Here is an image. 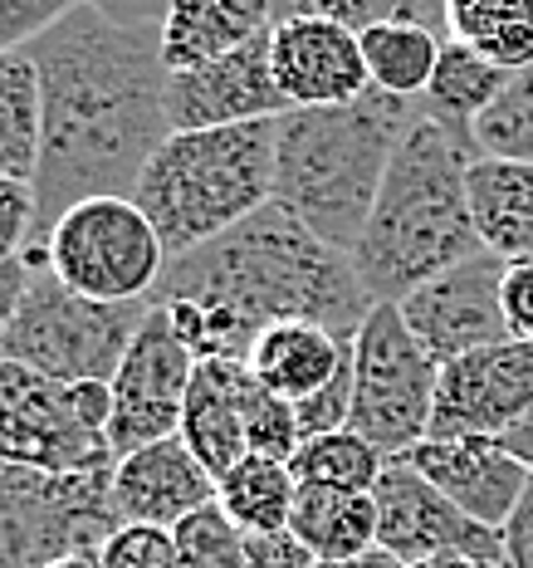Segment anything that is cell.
<instances>
[{"label": "cell", "mask_w": 533, "mask_h": 568, "mask_svg": "<svg viewBox=\"0 0 533 568\" xmlns=\"http://www.w3.org/2000/svg\"><path fill=\"white\" fill-rule=\"evenodd\" d=\"M89 6H99L109 20H117V26H133V30H162V20H167L172 0H89Z\"/></svg>", "instance_id": "41"}, {"label": "cell", "mask_w": 533, "mask_h": 568, "mask_svg": "<svg viewBox=\"0 0 533 568\" xmlns=\"http://www.w3.org/2000/svg\"><path fill=\"white\" fill-rule=\"evenodd\" d=\"M275 20H338L358 34L382 20H411L445 34V0H275Z\"/></svg>", "instance_id": "31"}, {"label": "cell", "mask_w": 533, "mask_h": 568, "mask_svg": "<svg viewBox=\"0 0 533 568\" xmlns=\"http://www.w3.org/2000/svg\"><path fill=\"white\" fill-rule=\"evenodd\" d=\"M504 318H509V338L533 343V260L504 265Z\"/></svg>", "instance_id": "37"}, {"label": "cell", "mask_w": 533, "mask_h": 568, "mask_svg": "<svg viewBox=\"0 0 533 568\" xmlns=\"http://www.w3.org/2000/svg\"><path fill=\"white\" fill-rule=\"evenodd\" d=\"M162 300L211 304L250 338L279 318H314L342 338H358L362 318L372 314V294L358 280L352 255L318 241L279 201L206 241L201 251L167 260V275L147 304Z\"/></svg>", "instance_id": "2"}, {"label": "cell", "mask_w": 533, "mask_h": 568, "mask_svg": "<svg viewBox=\"0 0 533 568\" xmlns=\"http://www.w3.org/2000/svg\"><path fill=\"white\" fill-rule=\"evenodd\" d=\"M407 460L484 529H504L533 480V470L494 436H426Z\"/></svg>", "instance_id": "16"}, {"label": "cell", "mask_w": 533, "mask_h": 568, "mask_svg": "<svg viewBox=\"0 0 533 568\" xmlns=\"http://www.w3.org/2000/svg\"><path fill=\"white\" fill-rule=\"evenodd\" d=\"M25 54L40 74V245L79 201L137 192L147 162L172 138V69L157 30L117 26L89 0Z\"/></svg>", "instance_id": "1"}, {"label": "cell", "mask_w": 533, "mask_h": 568, "mask_svg": "<svg viewBox=\"0 0 533 568\" xmlns=\"http://www.w3.org/2000/svg\"><path fill=\"white\" fill-rule=\"evenodd\" d=\"M113 505L123 525L176 529L186 515L216 505V476L192 456L182 436H167L113 460Z\"/></svg>", "instance_id": "18"}, {"label": "cell", "mask_w": 533, "mask_h": 568, "mask_svg": "<svg viewBox=\"0 0 533 568\" xmlns=\"http://www.w3.org/2000/svg\"><path fill=\"white\" fill-rule=\"evenodd\" d=\"M475 133L480 158H509V162H533V64L509 69L500 99L480 113Z\"/></svg>", "instance_id": "30"}, {"label": "cell", "mask_w": 533, "mask_h": 568, "mask_svg": "<svg viewBox=\"0 0 533 568\" xmlns=\"http://www.w3.org/2000/svg\"><path fill=\"white\" fill-rule=\"evenodd\" d=\"M30 255L34 275L16 310V324L0 338V358L54 377V383H113L152 304L84 300L44 265L40 245H30Z\"/></svg>", "instance_id": "6"}, {"label": "cell", "mask_w": 533, "mask_h": 568, "mask_svg": "<svg viewBox=\"0 0 533 568\" xmlns=\"http://www.w3.org/2000/svg\"><path fill=\"white\" fill-rule=\"evenodd\" d=\"M44 568H103V554L99 549H74V554H59L54 564Z\"/></svg>", "instance_id": "44"}, {"label": "cell", "mask_w": 533, "mask_h": 568, "mask_svg": "<svg viewBox=\"0 0 533 568\" xmlns=\"http://www.w3.org/2000/svg\"><path fill=\"white\" fill-rule=\"evenodd\" d=\"M196 377V353L176 338L172 318L152 304L142 318L133 348L117 363L109 393H113V422H109V446L113 456H127L137 446L167 442L182 432L186 393Z\"/></svg>", "instance_id": "11"}, {"label": "cell", "mask_w": 533, "mask_h": 568, "mask_svg": "<svg viewBox=\"0 0 533 568\" xmlns=\"http://www.w3.org/2000/svg\"><path fill=\"white\" fill-rule=\"evenodd\" d=\"M30 275H34V255H16V260H0V338H6V328L16 324V310L20 300H25L30 290Z\"/></svg>", "instance_id": "40"}, {"label": "cell", "mask_w": 533, "mask_h": 568, "mask_svg": "<svg viewBox=\"0 0 533 568\" xmlns=\"http://www.w3.org/2000/svg\"><path fill=\"white\" fill-rule=\"evenodd\" d=\"M279 118L172 133L147 162L133 201L157 226L167 255H192L275 201Z\"/></svg>", "instance_id": "5"}, {"label": "cell", "mask_w": 533, "mask_h": 568, "mask_svg": "<svg viewBox=\"0 0 533 568\" xmlns=\"http://www.w3.org/2000/svg\"><path fill=\"white\" fill-rule=\"evenodd\" d=\"M524 417H533V343L504 338L441 368L431 436L504 442Z\"/></svg>", "instance_id": "14"}, {"label": "cell", "mask_w": 533, "mask_h": 568, "mask_svg": "<svg viewBox=\"0 0 533 568\" xmlns=\"http://www.w3.org/2000/svg\"><path fill=\"white\" fill-rule=\"evenodd\" d=\"M40 231V201L25 176H0V260H16L34 245Z\"/></svg>", "instance_id": "36"}, {"label": "cell", "mask_w": 533, "mask_h": 568, "mask_svg": "<svg viewBox=\"0 0 533 568\" xmlns=\"http://www.w3.org/2000/svg\"><path fill=\"white\" fill-rule=\"evenodd\" d=\"M504 79H509V69H500L494 59H484L480 50H470V44H460V40H445L441 59H435L431 89H426L417 103H421V113L470 133V128L480 123V113L500 99Z\"/></svg>", "instance_id": "25"}, {"label": "cell", "mask_w": 533, "mask_h": 568, "mask_svg": "<svg viewBox=\"0 0 533 568\" xmlns=\"http://www.w3.org/2000/svg\"><path fill=\"white\" fill-rule=\"evenodd\" d=\"M318 559L299 539L284 535H250V568H314Z\"/></svg>", "instance_id": "38"}, {"label": "cell", "mask_w": 533, "mask_h": 568, "mask_svg": "<svg viewBox=\"0 0 533 568\" xmlns=\"http://www.w3.org/2000/svg\"><path fill=\"white\" fill-rule=\"evenodd\" d=\"M275 30V0H172L157 40L172 74L216 64Z\"/></svg>", "instance_id": "20"}, {"label": "cell", "mask_w": 533, "mask_h": 568, "mask_svg": "<svg viewBox=\"0 0 533 568\" xmlns=\"http://www.w3.org/2000/svg\"><path fill=\"white\" fill-rule=\"evenodd\" d=\"M79 6L84 0H0V54L30 50L44 30H54Z\"/></svg>", "instance_id": "34"}, {"label": "cell", "mask_w": 533, "mask_h": 568, "mask_svg": "<svg viewBox=\"0 0 533 568\" xmlns=\"http://www.w3.org/2000/svg\"><path fill=\"white\" fill-rule=\"evenodd\" d=\"M235 393H240V417H245V442H250V456L294 460V452H299V442H304L294 402H284V397L269 393V387H259L245 363H240V377H235Z\"/></svg>", "instance_id": "33"}, {"label": "cell", "mask_w": 533, "mask_h": 568, "mask_svg": "<svg viewBox=\"0 0 533 568\" xmlns=\"http://www.w3.org/2000/svg\"><path fill=\"white\" fill-rule=\"evenodd\" d=\"M44 265L99 304H147L167 275V245L133 196H89L40 241Z\"/></svg>", "instance_id": "8"}, {"label": "cell", "mask_w": 533, "mask_h": 568, "mask_svg": "<svg viewBox=\"0 0 533 568\" xmlns=\"http://www.w3.org/2000/svg\"><path fill=\"white\" fill-rule=\"evenodd\" d=\"M407 568H484V564H475L470 554H431V559H417Z\"/></svg>", "instance_id": "45"}, {"label": "cell", "mask_w": 533, "mask_h": 568, "mask_svg": "<svg viewBox=\"0 0 533 568\" xmlns=\"http://www.w3.org/2000/svg\"><path fill=\"white\" fill-rule=\"evenodd\" d=\"M480 158L475 133L421 113L401 138L387 182L377 192L352 265L372 304H397L426 280L465 265L484 251L470 211V162Z\"/></svg>", "instance_id": "3"}, {"label": "cell", "mask_w": 533, "mask_h": 568, "mask_svg": "<svg viewBox=\"0 0 533 568\" xmlns=\"http://www.w3.org/2000/svg\"><path fill=\"white\" fill-rule=\"evenodd\" d=\"M352 363V338L334 328L314 324V318H279V324L259 328L245 368L259 387H269L284 402H309Z\"/></svg>", "instance_id": "19"}, {"label": "cell", "mask_w": 533, "mask_h": 568, "mask_svg": "<svg viewBox=\"0 0 533 568\" xmlns=\"http://www.w3.org/2000/svg\"><path fill=\"white\" fill-rule=\"evenodd\" d=\"M445 34L411 26V20H382V26L362 30V54L372 89L392 93V99H421L431 89L435 59H441Z\"/></svg>", "instance_id": "26"}, {"label": "cell", "mask_w": 533, "mask_h": 568, "mask_svg": "<svg viewBox=\"0 0 533 568\" xmlns=\"http://www.w3.org/2000/svg\"><path fill=\"white\" fill-rule=\"evenodd\" d=\"M117 529L113 466L64 476L0 466V568H44L59 554L103 549Z\"/></svg>", "instance_id": "9"}, {"label": "cell", "mask_w": 533, "mask_h": 568, "mask_svg": "<svg viewBox=\"0 0 533 568\" xmlns=\"http://www.w3.org/2000/svg\"><path fill=\"white\" fill-rule=\"evenodd\" d=\"M504 446H509V452H514V456H519V460H524V466L533 470V417H524V422H519L514 432L504 436Z\"/></svg>", "instance_id": "43"}, {"label": "cell", "mask_w": 533, "mask_h": 568, "mask_svg": "<svg viewBox=\"0 0 533 568\" xmlns=\"http://www.w3.org/2000/svg\"><path fill=\"white\" fill-rule=\"evenodd\" d=\"M500 539H504L509 568H533V480H529L524 500H519V510L509 515V525L500 529Z\"/></svg>", "instance_id": "39"}, {"label": "cell", "mask_w": 533, "mask_h": 568, "mask_svg": "<svg viewBox=\"0 0 533 568\" xmlns=\"http://www.w3.org/2000/svg\"><path fill=\"white\" fill-rule=\"evenodd\" d=\"M470 211L484 251L504 265L533 260V162L475 158L470 162Z\"/></svg>", "instance_id": "21"}, {"label": "cell", "mask_w": 533, "mask_h": 568, "mask_svg": "<svg viewBox=\"0 0 533 568\" xmlns=\"http://www.w3.org/2000/svg\"><path fill=\"white\" fill-rule=\"evenodd\" d=\"M289 535L314 559H352L377 544V500L372 490H334V485H299L289 515Z\"/></svg>", "instance_id": "23"}, {"label": "cell", "mask_w": 533, "mask_h": 568, "mask_svg": "<svg viewBox=\"0 0 533 568\" xmlns=\"http://www.w3.org/2000/svg\"><path fill=\"white\" fill-rule=\"evenodd\" d=\"M299 500V476L289 460L275 456H245L216 480V505L245 535H284Z\"/></svg>", "instance_id": "24"}, {"label": "cell", "mask_w": 533, "mask_h": 568, "mask_svg": "<svg viewBox=\"0 0 533 568\" xmlns=\"http://www.w3.org/2000/svg\"><path fill=\"white\" fill-rule=\"evenodd\" d=\"M269 64L289 109H338L372 93L362 34L338 20H275Z\"/></svg>", "instance_id": "15"}, {"label": "cell", "mask_w": 533, "mask_h": 568, "mask_svg": "<svg viewBox=\"0 0 533 568\" xmlns=\"http://www.w3.org/2000/svg\"><path fill=\"white\" fill-rule=\"evenodd\" d=\"M372 500H377V544L387 554H397L401 564L431 559V554H470L484 568H509L500 529H484L470 515H460L407 456L387 460Z\"/></svg>", "instance_id": "12"}, {"label": "cell", "mask_w": 533, "mask_h": 568, "mask_svg": "<svg viewBox=\"0 0 533 568\" xmlns=\"http://www.w3.org/2000/svg\"><path fill=\"white\" fill-rule=\"evenodd\" d=\"M172 133H201V128H235L259 123V118H284L289 103L275 84V64H269V34L245 50L216 59V64L172 74L167 89Z\"/></svg>", "instance_id": "17"}, {"label": "cell", "mask_w": 533, "mask_h": 568, "mask_svg": "<svg viewBox=\"0 0 533 568\" xmlns=\"http://www.w3.org/2000/svg\"><path fill=\"white\" fill-rule=\"evenodd\" d=\"M113 393L109 383H54V377L0 358V466L30 470H103Z\"/></svg>", "instance_id": "7"}, {"label": "cell", "mask_w": 533, "mask_h": 568, "mask_svg": "<svg viewBox=\"0 0 533 568\" xmlns=\"http://www.w3.org/2000/svg\"><path fill=\"white\" fill-rule=\"evenodd\" d=\"M176 535V568H250V535L221 505L186 515Z\"/></svg>", "instance_id": "32"}, {"label": "cell", "mask_w": 533, "mask_h": 568, "mask_svg": "<svg viewBox=\"0 0 533 568\" xmlns=\"http://www.w3.org/2000/svg\"><path fill=\"white\" fill-rule=\"evenodd\" d=\"M235 377H240V363H196L186 412H182V432H176L216 480L250 456Z\"/></svg>", "instance_id": "22"}, {"label": "cell", "mask_w": 533, "mask_h": 568, "mask_svg": "<svg viewBox=\"0 0 533 568\" xmlns=\"http://www.w3.org/2000/svg\"><path fill=\"white\" fill-rule=\"evenodd\" d=\"M445 40H460L500 69L533 64V0H445Z\"/></svg>", "instance_id": "27"}, {"label": "cell", "mask_w": 533, "mask_h": 568, "mask_svg": "<svg viewBox=\"0 0 533 568\" xmlns=\"http://www.w3.org/2000/svg\"><path fill=\"white\" fill-rule=\"evenodd\" d=\"M294 476L299 485H334V490H377L387 470V456L377 452L367 436H358L352 426L328 436H304L294 452Z\"/></svg>", "instance_id": "29"}, {"label": "cell", "mask_w": 533, "mask_h": 568, "mask_svg": "<svg viewBox=\"0 0 533 568\" xmlns=\"http://www.w3.org/2000/svg\"><path fill=\"white\" fill-rule=\"evenodd\" d=\"M99 554L103 568H176V535L157 525H123Z\"/></svg>", "instance_id": "35"}, {"label": "cell", "mask_w": 533, "mask_h": 568, "mask_svg": "<svg viewBox=\"0 0 533 568\" xmlns=\"http://www.w3.org/2000/svg\"><path fill=\"white\" fill-rule=\"evenodd\" d=\"M441 363L417 343L397 304H372L352 338V432L387 460L431 436Z\"/></svg>", "instance_id": "10"}, {"label": "cell", "mask_w": 533, "mask_h": 568, "mask_svg": "<svg viewBox=\"0 0 533 568\" xmlns=\"http://www.w3.org/2000/svg\"><path fill=\"white\" fill-rule=\"evenodd\" d=\"M314 568H407L397 554H387L382 544H372L367 554H352V559H318Z\"/></svg>", "instance_id": "42"}, {"label": "cell", "mask_w": 533, "mask_h": 568, "mask_svg": "<svg viewBox=\"0 0 533 568\" xmlns=\"http://www.w3.org/2000/svg\"><path fill=\"white\" fill-rule=\"evenodd\" d=\"M40 168V74L30 54H0V176L34 182Z\"/></svg>", "instance_id": "28"}, {"label": "cell", "mask_w": 533, "mask_h": 568, "mask_svg": "<svg viewBox=\"0 0 533 568\" xmlns=\"http://www.w3.org/2000/svg\"><path fill=\"white\" fill-rule=\"evenodd\" d=\"M417 118V99H392L382 89L338 109H289L279 118L275 201L318 241L352 255L372 221L387 168Z\"/></svg>", "instance_id": "4"}, {"label": "cell", "mask_w": 533, "mask_h": 568, "mask_svg": "<svg viewBox=\"0 0 533 568\" xmlns=\"http://www.w3.org/2000/svg\"><path fill=\"white\" fill-rule=\"evenodd\" d=\"M407 328L417 343L431 353L435 363H455L475 348L509 338L504 318V260L480 251L465 265L445 270V275L426 280L421 290H411L407 300H397Z\"/></svg>", "instance_id": "13"}]
</instances>
